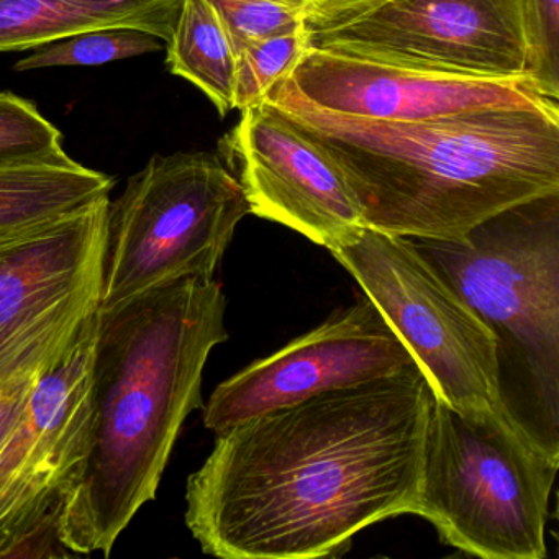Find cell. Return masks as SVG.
I'll list each match as a JSON object with an SVG mask.
<instances>
[{
  "label": "cell",
  "instance_id": "603a6c76",
  "mask_svg": "<svg viewBox=\"0 0 559 559\" xmlns=\"http://www.w3.org/2000/svg\"><path fill=\"white\" fill-rule=\"evenodd\" d=\"M40 372L0 378V450L24 417Z\"/></svg>",
  "mask_w": 559,
  "mask_h": 559
},
{
  "label": "cell",
  "instance_id": "ac0fdd59",
  "mask_svg": "<svg viewBox=\"0 0 559 559\" xmlns=\"http://www.w3.org/2000/svg\"><path fill=\"white\" fill-rule=\"evenodd\" d=\"M307 50L304 24L245 47L237 55L234 110L241 112L266 100L271 90L294 70Z\"/></svg>",
  "mask_w": 559,
  "mask_h": 559
},
{
  "label": "cell",
  "instance_id": "4fadbf2b",
  "mask_svg": "<svg viewBox=\"0 0 559 559\" xmlns=\"http://www.w3.org/2000/svg\"><path fill=\"white\" fill-rule=\"evenodd\" d=\"M96 320L60 365L40 372L24 417L0 450V535L63 503L90 454Z\"/></svg>",
  "mask_w": 559,
  "mask_h": 559
},
{
  "label": "cell",
  "instance_id": "5bb4252c",
  "mask_svg": "<svg viewBox=\"0 0 559 559\" xmlns=\"http://www.w3.org/2000/svg\"><path fill=\"white\" fill-rule=\"evenodd\" d=\"M182 0H0V51L34 50L68 35L135 27L168 44Z\"/></svg>",
  "mask_w": 559,
  "mask_h": 559
},
{
  "label": "cell",
  "instance_id": "7a4b0ae2",
  "mask_svg": "<svg viewBox=\"0 0 559 559\" xmlns=\"http://www.w3.org/2000/svg\"><path fill=\"white\" fill-rule=\"evenodd\" d=\"M215 277H182L97 313L91 365V447L64 493L60 536L76 555L109 556L155 499L186 418L204 408L202 378L227 342Z\"/></svg>",
  "mask_w": 559,
  "mask_h": 559
},
{
  "label": "cell",
  "instance_id": "ba28073f",
  "mask_svg": "<svg viewBox=\"0 0 559 559\" xmlns=\"http://www.w3.org/2000/svg\"><path fill=\"white\" fill-rule=\"evenodd\" d=\"M332 254L407 346L437 399L461 414L512 421L492 332L411 238L366 228Z\"/></svg>",
  "mask_w": 559,
  "mask_h": 559
},
{
  "label": "cell",
  "instance_id": "cb8c5ba5",
  "mask_svg": "<svg viewBox=\"0 0 559 559\" xmlns=\"http://www.w3.org/2000/svg\"><path fill=\"white\" fill-rule=\"evenodd\" d=\"M293 4L300 5V8L306 9L307 5L316 4V2H320V0H289Z\"/></svg>",
  "mask_w": 559,
  "mask_h": 559
},
{
  "label": "cell",
  "instance_id": "8fae6325",
  "mask_svg": "<svg viewBox=\"0 0 559 559\" xmlns=\"http://www.w3.org/2000/svg\"><path fill=\"white\" fill-rule=\"evenodd\" d=\"M250 214L276 222L330 253L366 230L361 207L332 156L263 100L241 110L224 139Z\"/></svg>",
  "mask_w": 559,
  "mask_h": 559
},
{
  "label": "cell",
  "instance_id": "e0dca14e",
  "mask_svg": "<svg viewBox=\"0 0 559 559\" xmlns=\"http://www.w3.org/2000/svg\"><path fill=\"white\" fill-rule=\"evenodd\" d=\"M31 57L15 63V71L44 68L100 67L112 61L166 50V41L135 27H103L68 35L34 48Z\"/></svg>",
  "mask_w": 559,
  "mask_h": 559
},
{
  "label": "cell",
  "instance_id": "8992f818",
  "mask_svg": "<svg viewBox=\"0 0 559 559\" xmlns=\"http://www.w3.org/2000/svg\"><path fill=\"white\" fill-rule=\"evenodd\" d=\"M304 27L309 50L536 87L532 0H320Z\"/></svg>",
  "mask_w": 559,
  "mask_h": 559
},
{
  "label": "cell",
  "instance_id": "44dd1931",
  "mask_svg": "<svg viewBox=\"0 0 559 559\" xmlns=\"http://www.w3.org/2000/svg\"><path fill=\"white\" fill-rule=\"evenodd\" d=\"M61 507L0 535V558H58L70 555L60 536Z\"/></svg>",
  "mask_w": 559,
  "mask_h": 559
},
{
  "label": "cell",
  "instance_id": "7402d4cb",
  "mask_svg": "<svg viewBox=\"0 0 559 559\" xmlns=\"http://www.w3.org/2000/svg\"><path fill=\"white\" fill-rule=\"evenodd\" d=\"M538 47L536 87L543 96L559 97V0H532Z\"/></svg>",
  "mask_w": 559,
  "mask_h": 559
},
{
  "label": "cell",
  "instance_id": "2e32d148",
  "mask_svg": "<svg viewBox=\"0 0 559 559\" xmlns=\"http://www.w3.org/2000/svg\"><path fill=\"white\" fill-rule=\"evenodd\" d=\"M166 51L169 73L199 87L222 117L234 110L237 55L209 0H182Z\"/></svg>",
  "mask_w": 559,
  "mask_h": 559
},
{
  "label": "cell",
  "instance_id": "5b68a950",
  "mask_svg": "<svg viewBox=\"0 0 559 559\" xmlns=\"http://www.w3.org/2000/svg\"><path fill=\"white\" fill-rule=\"evenodd\" d=\"M559 460L512 421L435 401L415 515L444 545L483 559H545Z\"/></svg>",
  "mask_w": 559,
  "mask_h": 559
},
{
  "label": "cell",
  "instance_id": "7c38bea8",
  "mask_svg": "<svg viewBox=\"0 0 559 559\" xmlns=\"http://www.w3.org/2000/svg\"><path fill=\"white\" fill-rule=\"evenodd\" d=\"M266 100L379 122H418L493 107L558 104L528 80L427 73L320 50H307Z\"/></svg>",
  "mask_w": 559,
  "mask_h": 559
},
{
  "label": "cell",
  "instance_id": "6da1fadb",
  "mask_svg": "<svg viewBox=\"0 0 559 559\" xmlns=\"http://www.w3.org/2000/svg\"><path fill=\"white\" fill-rule=\"evenodd\" d=\"M433 388L418 365L247 418L189 476L186 525L224 559L338 556L417 513Z\"/></svg>",
  "mask_w": 559,
  "mask_h": 559
},
{
  "label": "cell",
  "instance_id": "9a60e30c",
  "mask_svg": "<svg viewBox=\"0 0 559 559\" xmlns=\"http://www.w3.org/2000/svg\"><path fill=\"white\" fill-rule=\"evenodd\" d=\"M114 179L57 158L0 165V243L110 195Z\"/></svg>",
  "mask_w": 559,
  "mask_h": 559
},
{
  "label": "cell",
  "instance_id": "9c48e42d",
  "mask_svg": "<svg viewBox=\"0 0 559 559\" xmlns=\"http://www.w3.org/2000/svg\"><path fill=\"white\" fill-rule=\"evenodd\" d=\"M110 198L0 243V378L45 372L100 310Z\"/></svg>",
  "mask_w": 559,
  "mask_h": 559
},
{
  "label": "cell",
  "instance_id": "52a82bcc",
  "mask_svg": "<svg viewBox=\"0 0 559 559\" xmlns=\"http://www.w3.org/2000/svg\"><path fill=\"white\" fill-rule=\"evenodd\" d=\"M243 188L217 155H155L109 204L100 309L182 277H215L238 224Z\"/></svg>",
  "mask_w": 559,
  "mask_h": 559
},
{
  "label": "cell",
  "instance_id": "30bf717a",
  "mask_svg": "<svg viewBox=\"0 0 559 559\" xmlns=\"http://www.w3.org/2000/svg\"><path fill=\"white\" fill-rule=\"evenodd\" d=\"M417 365L378 307L362 296L297 336L280 352L251 362L217 385L204 407L214 433L264 412L362 384Z\"/></svg>",
  "mask_w": 559,
  "mask_h": 559
},
{
  "label": "cell",
  "instance_id": "3957f363",
  "mask_svg": "<svg viewBox=\"0 0 559 559\" xmlns=\"http://www.w3.org/2000/svg\"><path fill=\"white\" fill-rule=\"evenodd\" d=\"M274 106L332 156L366 227L382 234L461 240L507 209L559 194V104L418 122Z\"/></svg>",
  "mask_w": 559,
  "mask_h": 559
},
{
  "label": "cell",
  "instance_id": "d6986e66",
  "mask_svg": "<svg viewBox=\"0 0 559 559\" xmlns=\"http://www.w3.org/2000/svg\"><path fill=\"white\" fill-rule=\"evenodd\" d=\"M60 130L32 100L0 93V165L64 155Z\"/></svg>",
  "mask_w": 559,
  "mask_h": 559
},
{
  "label": "cell",
  "instance_id": "ffe728a7",
  "mask_svg": "<svg viewBox=\"0 0 559 559\" xmlns=\"http://www.w3.org/2000/svg\"><path fill=\"white\" fill-rule=\"evenodd\" d=\"M215 9L235 55L245 47L300 27L306 17V9L289 0H209Z\"/></svg>",
  "mask_w": 559,
  "mask_h": 559
},
{
  "label": "cell",
  "instance_id": "277c9868",
  "mask_svg": "<svg viewBox=\"0 0 559 559\" xmlns=\"http://www.w3.org/2000/svg\"><path fill=\"white\" fill-rule=\"evenodd\" d=\"M411 240L492 332L510 420L559 460V194L507 209L461 240Z\"/></svg>",
  "mask_w": 559,
  "mask_h": 559
}]
</instances>
